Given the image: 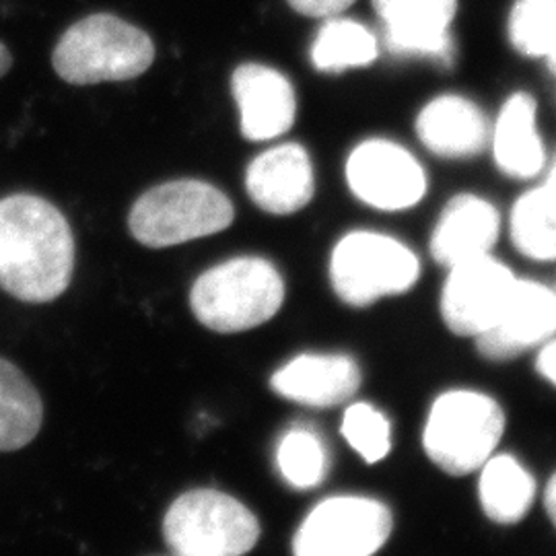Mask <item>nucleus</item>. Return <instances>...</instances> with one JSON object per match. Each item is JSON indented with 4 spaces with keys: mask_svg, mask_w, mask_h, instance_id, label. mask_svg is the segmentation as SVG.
I'll return each instance as SVG.
<instances>
[{
    "mask_svg": "<svg viewBox=\"0 0 556 556\" xmlns=\"http://www.w3.org/2000/svg\"><path fill=\"white\" fill-rule=\"evenodd\" d=\"M501 231V219L495 206L472 194H459L452 200L431 238V254L441 266L454 268L457 264L489 256Z\"/></svg>",
    "mask_w": 556,
    "mask_h": 556,
    "instance_id": "nucleus-16",
    "label": "nucleus"
},
{
    "mask_svg": "<svg viewBox=\"0 0 556 556\" xmlns=\"http://www.w3.org/2000/svg\"><path fill=\"white\" fill-rule=\"evenodd\" d=\"M546 186H548V188H551V190H553V192L556 194V165L555 169H553V174H551V178H548V184H546Z\"/></svg>",
    "mask_w": 556,
    "mask_h": 556,
    "instance_id": "nucleus-31",
    "label": "nucleus"
},
{
    "mask_svg": "<svg viewBox=\"0 0 556 556\" xmlns=\"http://www.w3.org/2000/svg\"><path fill=\"white\" fill-rule=\"evenodd\" d=\"M155 46L128 21L98 13L77 21L60 38L52 64L71 85L137 79L151 68Z\"/></svg>",
    "mask_w": 556,
    "mask_h": 556,
    "instance_id": "nucleus-3",
    "label": "nucleus"
},
{
    "mask_svg": "<svg viewBox=\"0 0 556 556\" xmlns=\"http://www.w3.org/2000/svg\"><path fill=\"white\" fill-rule=\"evenodd\" d=\"M538 374L556 386V340L544 344L536 361Z\"/></svg>",
    "mask_w": 556,
    "mask_h": 556,
    "instance_id": "nucleus-27",
    "label": "nucleus"
},
{
    "mask_svg": "<svg viewBox=\"0 0 556 556\" xmlns=\"http://www.w3.org/2000/svg\"><path fill=\"white\" fill-rule=\"evenodd\" d=\"M511 270L491 256L450 268L441 293V316L457 337L477 338L486 332L514 289Z\"/></svg>",
    "mask_w": 556,
    "mask_h": 556,
    "instance_id": "nucleus-9",
    "label": "nucleus"
},
{
    "mask_svg": "<svg viewBox=\"0 0 556 556\" xmlns=\"http://www.w3.org/2000/svg\"><path fill=\"white\" fill-rule=\"evenodd\" d=\"M374 4L394 54L452 62L450 25L456 17V0H374Z\"/></svg>",
    "mask_w": 556,
    "mask_h": 556,
    "instance_id": "nucleus-12",
    "label": "nucleus"
},
{
    "mask_svg": "<svg viewBox=\"0 0 556 556\" xmlns=\"http://www.w3.org/2000/svg\"><path fill=\"white\" fill-rule=\"evenodd\" d=\"M236 217L233 204L219 188L200 179H174L140 197L128 227L147 248H169L225 231Z\"/></svg>",
    "mask_w": 556,
    "mask_h": 556,
    "instance_id": "nucleus-4",
    "label": "nucleus"
},
{
    "mask_svg": "<svg viewBox=\"0 0 556 556\" xmlns=\"http://www.w3.org/2000/svg\"><path fill=\"white\" fill-rule=\"evenodd\" d=\"M422 144L441 157H472L491 140V126L477 105L459 96H441L417 119Z\"/></svg>",
    "mask_w": 556,
    "mask_h": 556,
    "instance_id": "nucleus-17",
    "label": "nucleus"
},
{
    "mask_svg": "<svg viewBox=\"0 0 556 556\" xmlns=\"http://www.w3.org/2000/svg\"><path fill=\"white\" fill-rule=\"evenodd\" d=\"M278 396L312 408H332L357 394L361 369L346 355H299L270 379Z\"/></svg>",
    "mask_w": 556,
    "mask_h": 556,
    "instance_id": "nucleus-15",
    "label": "nucleus"
},
{
    "mask_svg": "<svg viewBox=\"0 0 556 556\" xmlns=\"http://www.w3.org/2000/svg\"><path fill=\"white\" fill-rule=\"evenodd\" d=\"M342 438L367 464H378L392 450L388 417L367 402L351 404L342 417Z\"/></svg>",
    "mask_w": 556,
    "mask_h": 556,
    "instance_id": "nucleus-25",
    "label": "nucleus"
},
{
    "mask_svg": "<svg viewBox=\"0 0 556 556\" xmlns=\"http://www.w3.org/2000/svg\"><path fill=\"white\" fill-rule=\"evenodd\" d=\"M163 536L176 556H243L258 544V517L227 493L197 489L172 503Z\"/></svg>",
    "mask_w": 556,
    "mask_h": 556,
    "instance_id": "nucleus-6",
    "label": "nucleus"
},
{
    "mask_svg": "<svg viewBox=\"0 0 556 556\" xmlns=\"http://www.w3.org/2000/svg\"><path fill=\"white\" fill-rule=\"evenodd\" d=\"M43 406L20 367L0 358V452H15L40 433Z\"/></svg>",
    "mask_w": 556,
    "mask_h": 556,
    "instance_id": "nucleus-20",
    "label": "nucleus"
},
{
    "mask_svg": "<svg viewBox=\"0 0 556 556\" xmlns=\"http://www.w3.org/2000/svg\"><path fill=\"white\" fill-rule=\"evenodd\" d=\"M346 179L358 200L381 211L410 208L427 190L418 161L390 140L358 144L346 163Z\"/></svg>",
    "mask_w": 556,
    "mask_h": 556,
    "instance_id": "nucleus-10",
    "label": "nucleus"
},
{
    "mask_svg": "<svg viewBox=\"0 0 556 556\" xmlns=\"http://www.w3.org/2000/svg\"><path fill=\"white\" fill-rule=\"evenodd\" d=\"M278 470L295 489H314L328 475L326 443L309 427L289 429L277 447Z\"/></svg>",
    "mask_w": 556,
    "mask_h": 556,
    "instance_id": "nucleus-23",
    "label": "nucleus"
},
{
    "mask_svg": "<svg viewBox=\"0 0 556 556\" xmlns=\"http://www.w3.org/2000/svg\"><path fill=\"white\" fill-rule=\"evenodd\" d=\"M378 59V41L357 21L330 20L312 46V62L321 73H342Z\"/></svg>",
    "mask_w": 556,
    "mask_h": 556,
    "instance_id": "nucleus-22",
    "label": "nucleus"
},
{
    "mask_svg": "<svg viewBox=\"0 0 556 556\" xmlns=\"http://www.w3.org/2000/svg\"><path fill=\"white\" fill-rule=\"evenodd\" d=\"M11 64H13V59H11L9 48H7L4 43H0V77L7 75V71L11 68Z\"/></svg>",
    "mask_w": 556,
    "mask_h": 556,
    "instance_id": "nucleus-29",
    "label": "nucleus"
},
{
    "mask_svg": "<svg viewBox=\"0 0 556 556\" xmlns=\"http://www.w3.org/2000/svg\"><path fill=\"white\" fill-rule=\"evenodd\" d=\"M392 526L390 507L378 498H326L301 521L293 556H374L390 540Z\"/></svg>",
    "mask_w": 556,
    "mask_h": 556,
    "instance_id": "nucleus-8",
    "label": "nucleus"
},
{
    "mask_svg": "<svg viewBox=\"0 0 556 556\" xmlns=\"http://www.w3.org/2000/svg\"><path fill=\"white\" fill-rule=\"evenodd\" d=\"M298 13L305 17H337L344 9H349L355 0H287Z\"/></svg>",
    "mask_w": 556,
    "mask_h": 556,
    "instance_id": "nucleus-26",
    "label": "nucleus"
},
{
    "mask_svg": "<svg viewBox=\"0 0 556 556\" xmlns=\"http://www.w3.org/2000/svg\"><path fill=\"white\" fill-rule=\"evenodd\" d=\"M544 507H546L548 517H551V521L555 523L556 528V472L548 480V486H546V493H544Z\"/></svg>",
    "mask_w": 556,
    "mask_h": 556,
    "instance_id": "nucleus-28",
    "label": "nucleus"
},
{
    "mask_svg": "<svg viewBox=\"0 0 556 556\" xmlns=\"http://www.w3.org/2000/svg\"><path fill=\"white\" fill-rule=\"evenodd\" d=\"M509 40L523 56L544 59L556 41V0H517L509 15Z\"/></svg>",
    "mask_w": 556,
    "mask_h": 556,
    "instance_id": "nucleus-24",
    "label": "nucleus"
},
{
    "mask_svg": "<svg viewBox=\"0 0 556 556\" xmlns=\"http://www.w3.org/2000/svg\"><path fill=\"white\" fill-rule=\"evenodd\" d=\"M420 264L410 248L390 236L353 231L340 239L330 258L334 293L353 307L402 295L417 285Z\"/></svg>",
    "mask_w": 556,
    "mask_h": 556,
    "instance_id": "nucleus-7",
    "label": "nucleus"
},
{
    "mask_svg": "<svg viewBox=\"0 0 556 556\" xmlns=\"http://www.w3.org/2000/svg\"><path fill=\"white\" fill-rule=\"evenodd\" d=\"M497 165L514 178H532L544 165V147L536 128V101L516 93L503 105L491 132Z\"/></svg>",
    "mask_w": 556,
    "mask_h": 556,
    "instance_id": "nucleus-18",
    "label": "nucleus"
},
{
    "mask_svg": "<svg viewBox=\"0 0 556 556\" xmlns=\"http://www.w3.org/2000/svg\"><path fill=\"white\" fill-rule=\"evenodd\" d=\"M555 298H556V291H555Z\"/></svg>",
    "mask_w": 556,
    "mask_h": 556,
    "instance_id": "nucleus-32",
    "label": "nucleus"
},
{
    "mask_svg": "<svg viewBox=\"0 0 556 556\" xmlns=\"http://www.w3.org/2000/svg\"><path fill=\"white\" fill-rule=\"evenodd\" d=\"M478 497L482 511L497 523H517L536 497V480L514 456H491L480 466Z\"/></svg>",
    "mask_w": 556,
    "mask_h": 556,
    "instance_id": "nucleus-19",
    "label": "nucleus"
},
{
    "mask_svg": "<svg viewBox=\"0 0 556 556\" xmlns=\"http://www.w3.org/2000/svg\"><path fill=\"white\" fill-rule=\"evenodd\" d=\"M544 59L548 60V66L553 68V73L556 75V41L553 43V48H551V52L544 56Z\"/></svg>",
    "mask_w": 556,
    "mask_h": 556,
    "instance_id": "nucleus-30",
    "label": "nucleus"
},
{
    "mask_svg": "<svg viewBox=\"0 0 556 556\" xmlns=\"http://www.w3.org/2000/svg\"><path fill=\"white\" fill-rule=\"evenodd\" d=\"M511 239L528 258L556 260V194L548 186L517 200L511 211Z\"/></svg>",
    "mask_w": 556,
    "mask_h": 556,
    "instance_id": "nucleus-21",
    "label": "nucleus"
},
{
    "mask_svg": "<svg viewBox=\"0 0 556 556\" xmlns=\"http://www.w3.org/2000/svg\"><path fill=\"white\" fill-rule=\"evenodd\" d=\"M243 139L262 142L287 135L295 122L298 100L293 85L275 68L245 62L231 77Z\"/></svg>",
    "mask_w": 556,
    "mask_h": 556,
    "instance_id": "nucleus-13",
    "label": "nucleus"
},
{
    "mask_svg": "<svg viewBox=\"0 0 556 556\" xmlns=\"http://www.w3.org/2000/svg\"><path fill=\"white\" fill-rule=\"evenodd\" d=\"M285 301V280L264 258H233L202 273L190 293L200 324L213 332H245L277 316Z\"/></svg>",
    "mask_w": 556,
    "mask_h": 556,
    "instance_id": "nucleus-2",
    "label": "nucleus"
},
{
    "mask_svg": "<svg viewBox=\"0 0 556 556\" xmlns=\"http://www.w3.org/2000/svg\"><path fill=\"white\" fill-rule=\"evenodd\" d=\"M75 238L54 204L34 194L0 200V289L25 303H50L71 285Z\"/></svg>",
    "mask_w": 556,
    "mask_h": 556,
    "instance_id": "nucleus-1",
    "label": "nucleus"
},
{
    "mask_svg": "<svg viewBox=\"0 0 556 556\" xmlns=\"http://www.w3.org/2000/svg\"><path fill=\"white\" fill-rule=\"evenodd\" d=\"M555 332V291L534 280L516 278L497 321L475 340L482 357L509 361L542 344Z\"/></svg>",
    "mask_w": 556,
    "mask_h": 556,
    "instance_id": "nucleus-11",
    "label": "nucleus"
},
{
    "mask_svg": "<svg viewBox=\"0 0 556 556\" xmlns=\"http://www.w3.org/2000/svg\"><path fill=\"white\" fill-rule=\"evenodd\" d=\"M250 199L270 215H293L307 206L316 179L307 151L298 142H285L258 155L245 172Z\"/></svg>",
    "mask_w": 556,
    "mask_h": 556,
    "instance_id": "nucleus-14",
    "label": "nucleus"
},
{
    "mask_svg": "<svg viewBox=\"0 0 556 556\" xmlns=\"http://www.w3.org/2000/svg\"><path fill=\"white\" fill-rule=\"evenodd\" d=\"M505 431V415L493 400L475 390H452L433 402L422 445L443 472L464 477L495 454Z\"/></svg>",
    "mask_w": 556,
    "mask_h": 556,
    "instance_id": "nucleus-5",
    "label": "nucleus"
}]
</instances>
